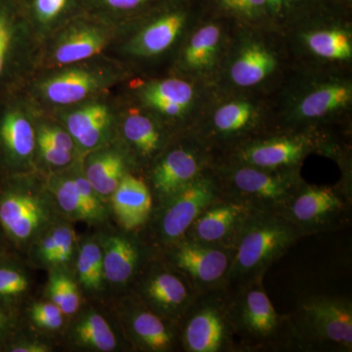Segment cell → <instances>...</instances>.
I'll list each match as a JSON object with an SVG mask.
<instances>
[{
    "label": "cell",
    "mask_w": 352,
    "mask_h": 352,
    "mask_svg": "<svg viewBox=\"0 0 352 352\" xmlns=\"http://www.w3.org/2000/svg\"><path fill=\"white\" fill-rule=\"evenodd\" d=\"M228 311L240 352L298 351L289 314L277 311L263 280L228 288Z\"/></svg>",
    "instance_id": "6da1fadb"
},
{
    "label": "cell",
    "mask_w": 352,
    "mask_h": 352,
    "mask_svg": "<svg viewBox=\"0 0 352 352\" xmlns=\"http://www.w3.org/2000/svg\"><path fill=\"white\" fill-rule=\"evenodd\" d=\"M303 238L281 214L252 212L235 245L227 287L234 288L263 280L271 266Z\"/></svg>",
    "instance_id": "7a4b0ae2"
},
{
    "label": "cell",
    "mask_w": 352,
    "mask_h": 352,
    "mask_svg": "<svg viewBox=\"0 0 352 352\" xmlns=\"http://www.w3.org/2000/svg\"><path fill=\"white\" fill-rule=\"evenodd\" d=\"M289 317L298 351H352V302L349 296H307Z\"/></svg>",
    "instance_id": "3957f363"
},
{
    "label": "cell",
    "mask_w": 352,
    "mask_h": 352,
    "mask_svg": "<svg viewBox=\"0 0 352 352\" xmlns=\"http://www.w3.org/2000/svg\"><path fill=\"white\" fill-rule=\"evenodd\" d=\"M214 168L223 196L258 212L281 214L305 182L300 170H265L222 161H217Z\"/></svg>",
    "instance_id": "277c9868"
},
{
    "label": "cell",
    "mask_w": 352,
    "mask_h": 352,
    "mask_svg": "<svg viewBox=\"0 0 352 352\" xmlns=\"http://www.w3.org/2000/svg\"><path fill=\"white\" fill-rule=\"evenodd\" d=\"M222 196L219 176L214 168H210L168 200L153 208L147 223L139 229L144 232L142 239L155 251L182 240L197 217Z\"/></svg>",
    "instance_id": "5b68a950"
},
{
    "label": "cell",
    "mask_w": 352,
    "mask_h": 352,
    "mask_svg": "<svg viewBox=\"0 0 352 352\" xmlns=\"http://www.w3.org/2000/svg\"><path fill=\"white\" fill-rule=\"evenodd\" d=\"M328 147L327 136L316 129H281L236 146L217 161L265 170H300L305 157Z\"/></svg>",
    "instance_id": "8992f818"
},
{
    "label": "cell",
    "mask_w": 352,
    "mask_h": 352,
    "mask_svg": "<svg viewBox=\"0 0 352 352\" xmlns=\"http://www.w3.org/2000/svg\"><path fill=\"white\" fill-rule=\"evenodd\" d=\"M185 352H240L228 311V288L197 294L175 323Z\"/></svg>",
    "instance_id": "52a82bcc"
},
{
    "label": "cell",
    "mask_w": 352,
    "mask_h": 352,
    "mask_svg": "<svg viewBox=\"0 0 352 352\" xmlns=\"http://www.w3.org/2000/svg\"><path fill=\"white\" fill-rule=\"evenodd\" d=\"M280 214L305 238L342 230L351 222V189L305 182Z\"/></svg>",
    "instance_id": "ba28073f"
},
{
    "label": "cell",
    "mask_w": 352,
    "mask_h": 352,
    "mask_svg": "<svg viewBox=\"0 0 352 352\" xmlns=\"http://www.w3.org/2000/svg\"><path fill=\"white\" fill-rule=\"evenodd\" d=\"M186 138L160 155L152 166L147 184L154 207L175 195L217 163V154L195 134Z\"/></svg>",
    "instance_id": "9c48e42d"
},
{
    "label": "cell",
    "mask_w": 352,
    "mask_h": 352,
    "mask_svg": "<svg viewBox=\"0 0 352 352\" xmlns=\"http://www.w3.org/2000/svg\"><path fill=\"white\" fill-rule=\"evenodd\" d=\"M156 252L182 272L198 293H201L226 288L235 248L183 237Z\"/></svg>",
    "instance_id": "30bf717a"
},
{
    "label": "cell",
    "mask_w": 352,
    "mask_h": 352,
    "mask_svg": "<svg viewBox=\"0 0 352 352\" xmlns=\"http://www.w3.org/2000/svg\"><path fill=\"white\" fill-rule=\"evenodd\" d=\"M135 293L141 302L175 326L198 292L156 252L136 280Z\"/></svg>",
    "instance_id": "8fae6325"
},
{
    "label": "cell",
    "mask_w": 352,
    "mask_h": 352,
    "mask_svg": "<svg viewBox=\"0 0 352 352\" xmlns=\"http://www.w3.org/2000/svg\"><path fill=\"white\" fill-rule=\"evenodd\" d=\"M270 131L263 126V116L254 103L245 99L224 102L199 124L192 133L217 154L258 138Z\"/></svg>",
    "instance_id": "7c38bea8"
},
{
    "label": "cell",
    "mask_w": 352,
    "mask_h": 352,
    "mask_svg": "<svg viewBox=\"0 0 352 352\" xmlns=\"http://www.w3.org/2000/svg\"><path fill=\"white\" fill-rule=\"evenodd\" d=\"M352 85L347 80L329 78L307 85L292 102L286 126L281 129H315L349 109Z\"/></svg>",
    "instance_id": "4fadbf2b"
},
{
    "label": "cell",
    "mask_w": 352,
    "mask_h": 352,
    "mask_svg": "<svg viewBox=\"0 0 352 352\" xmlns=\"http://www.w3.org/2000/svg\"><path fill=\"white\" fill-rule=\"evenodd\" d=\"M252 207L242 201L222 196L210 206L190 226L184 237L207 244L235 248Z\"/></svg>",
    "instance_id": "5bb4252c"
},
{
    "label": "cell",
    "mask_w": 352,
    "mask_h": 352,
    "mask_svg": "<svg viewBox=\"0 0 352 352\" xmlns=\"http://www.w3.org/2000/svg\"><path fill=\"white\" fill-rule=\"evenodd\" d=\"M102 252L105 280L118 287L135 283L141 271L156 252L138 236L127 234L106 238Z\"/></svg>",
    "instance_id": "9a60e30c"
},
{
    "label": "cell",
    "mask_w": 352,
    "mask_h": 352,
    "mask_svg": "<svg viewBox=\"0 0 352 352\" xmlns=\"http://www.w3.org/2000/svg\"><path fill=\"white\" fill-rule=\"evenodd\" d=\"M50 217L43 199L29 192H11L0 199V223L17 242H28L38 235Z\"/></svg>",
    "instance_id": "2e32d148"
},
{
    "label": "cell",
    "mask_w": 352,
    "mask_h": 352,
    "mask_svg": "<svg viewBox=\"0 0 352 352\" xmlns=\"http://www.w3.org/2000/svg\"><path fill=\"white\" fill-rule=\"evenodd\" d=\"M276 52L263 41L243 39L233 51L227 76L233 85L244 89L254 88L267 80L278 69Z\"/></svg>",
    "instance_id": "e0dca14e"
},
{
    "label": "cell",
    "mask_w": 352,
    "mask_h": 352,
    "mask_svg": "<svg viewBox=\"0 0 352 352\" xmlns=\"http://www.w3.org/2000/svg\"><path fill=\"white\" fill-rule=\"evenodd\" d=\"M131 302L126 312V325L134 346L141 351L151 352L180 349L175 324L153 311L138 296Z\"/></svg>",
    "instance_id": "ac0fdd59"
},
{
    "label": "cell",
    "mask_w": 352,
    "mask_h": 352,
    "mask_svg": "<svg viewBox=\"0 0 352 352\" xmlns=\"http://www.w3.org/2000/svg\"><path fill=\"white\" fill-rule=\"evenodd\" d=\"M113 212L126 231H135L147 223L154 208L151 190L141 178L126 173L112 194Z\"/></svg>",
    "instance_id": "d6986e66"
},
{
    "label": "cell",
    "mask_w": 352,
    "mask_h": 352,
    "mask_svg": "<svg viewBox=\"0 0 352 352\" xmlns=\"http://www.w3.org/2000/svg\"><path fill=\"white\" fill-rule=\"evenodd\" d=\"M223 43L224 32L219 25H201L190 36L183 50V67L198 78L210 75L219 65Z\"/></svg>",
    "instance_id": "ffe728a7"
},
{
    "label": "cell",
    "mask_w": 352,
    "mask_h": 352,
    "mask_svg": "<svg viewBox=\"0 0 352 352\" xmlns=\"http://www.w3.org/2000/svg\"><path fill=\"white\" fill-rule=\"evenodd\" d=\"M142 98L150 107L170 119L184 117L197 99L195 87L180 78H166L150 83L142 90Z\"/></svg>",
    "instance_id": "44dd1931"
},
{
    "label": "cell",
    "mask_w": 352,
    "mask_h": 352,
    "mask_svg": "<svg viewBox=\"0 0 352 352\" xmlns=\"http://www.w3.org/2000/svg\"><path fill=\"white\" fill-rule=\"evenodd\" d=\"M186 23V16L175 12L164 15L146 27L132 41L131 50L139 56L161 54L175 43Z\"/></svg>",
    "instance_id": "7402d4cb"
},
{
    "label": "cell",
    "mask_w": 352,
    "mask_h": 352,
    "mask_svg": "<svg viewBox=\"0 0 352 352\" xmlns=\"http://www.w3.org/2000/svg\"><path fill=\"white\" fill-rule=\"evenodd\" d=\"M305 50L318 59L347 62L352 58V36L340 27L316 28L302 32Z\"/></svg>",
    "instance_id": "603a6c76"
},
{
    "label": "cell",
    "mask_w": 352,
    "mask_h": 352,
    "mask_svg": "<svg viewBox=\"0 0 352 352\" xmlns=\"http://www.w3.org/2000/svg\"><path fill=\"white\" fill-rule=\"evenodd\" d=\"M122 131L127 142L141 159H155L163 150L164 136L159 126L151 118L138 110L129 111Z\"/></svg>",
    "instance_id": "cb8c5ba5"
},
{
    "label": "cell",
    "mask_w": 352,
    "mask_h": 352,
    "mask_svg": "<svg viewBox=\"0 0 352 352\" xmlns=\"http://www.w3.org/2000/svg\"><path fill=\"white\" fill-rule=\"evenodd\" d=\"M98 87V78L83 69H71L54 76L44 85V94L51 102L61 105L76 103Z\"/></svg>",
    "instance_id": "d4e9b609"
},
{
    "label": "cell",
    "mask_w": 352,
    "mask_h": 352,
    "mask_svg": "<svg viewBox=\"0 0 352 352\" xmlns=\"http://www.w3.org/2000/svg\"><path fill=\"white\" fill-rule=\"evenodd\" d=\"M110 117L104 105L87 106L71 113L67 120L69 135L83 148L91 149L101 142L107 131Z\"/></svg>",
    "instance_id": "484cf974"
},
{
    "label": "cell",
    "mask_w": 352,
    "mask_h": 352,
    "mask_svg": "<svg viewBox=\"0 0 352 352\" xmlns=\"http://www.w3.org/2000/svg\"><path fill=\"white\" fill-rule=\"evenodd\" d=\"M124 161L116 152H104L90 160L85 178L100 197L112 195L126 175Z\"/></svg>",
    "instance_id": "4316f807"
},
{
    "label": "cell",
    "mask_w": 352,
    "mask_h": 352,
    "mask_svg": "<svg viewBox=\"0 0 352 352\" xmlns=\"http://www.w3.org/2000/svg\"><path fill=\"white\" fill-rule=\"evenodd\" d=\"M73 337L78 346L97 351H113L118 346L115 332L97 312H88L76 322Z\"/></svg>",
    "instance_id": "83f0119b"
},
{
    "label": "cell",
    "mask_w": 352,
    "mask_h": 352,
    "mask_svg": "<svg viewBox=\"0 0 352 352\" xmlns=\"http://www.w3.org/2000/svg\"><path fill=\"white\" fill-rule=\"evenodd\" d=\"M106 39L100 32L82 29L65 38L55 50V59L60 64H71L99 54L103 50Z\"/></svg>",
    "instance_id": "f1b7e54d"
},
{
    "label": "cell",
    "mask_w": 352,
    "mask_h": 352,
    "mask_svg": "<svg viewBox=\"0 0 352 352\" xmlns=\"http://www.w3.org/2000/svg\"><path fill=\"white\" fill-rule=\"evenodd\" d=\"M0 136L8 151L15 157L25 159L34 151L36 145L34 131L22 113H7L0 126Z\"/></svg>",
    "instance_id": "f546056e"
},
{
    "label": "cell",
    "mask_w": 352,
    "mask_h": 352,
    "mask_svg": "<svg viewBox=\"0 0 352 352\" xmlns=\"http://www.w3.org/2000/svg\"><path fill=\"white\" fill-rule=\"evenodd\" d=\"M76 272L80 284L88 291H98L105 280L103 252L97 243L85 242L78 252Z\"/></svg>",
    "instance_id": "4dcf8cb0"
},
{
    "label": "cell",
    "mask_w": 352,
    "mask_h": 352,
    "mask_svg": "<svg viewBox=\"0 0 352 352\" xmlns=\"http://www.w3.org/2000/svg\"><path fill=\"white\" fill-rule=\"evenodd\" d=\"M53 193L56 198L58 206L61 208L65 214L73 219L91 221L87 205L76 186L75 178L62 179L55 182Z\"/></svg>",
    "instance_id": "1f68e13d"
},
{
    "label": "cell",
    "mask_w": 352,
    "mask_h": 352,
    "mask_svg": "<svg viewBox=\"0 0 352 352\" xmlns=\"http://www.w3.org/2000/svg\"><path fill=\"white\" fill-rule=\"evenodd\" d=\"M51 302L61 308L65 315L78 311L80 305V296L78 286L64 273L56 272L51 275L48 285Z\"/></svg>",
    "instance_id": "d6a6232c"
},
{
    "label": "cell",
    "mask_w": 352,
    "mask_h": 352,
    "mask_svg": "<svg viewBox=\"0 0 352 352\" xmlns=\"http://www.w3.org/2000/svg\"><path fill=\"white\" fill-rule=\"evenodd\" d=\"M64 312L54 302H38L32 305L31 317L38 327L57 330L64 321Z\"/></svg>",
    "instance_id": "836d02e7"
},
{
    "label": "cell",
    "mask_w": 352,
    "mask_h": 352,
    "mask_svg": "<svg viewBox=\"0 0 352 352\" xmlns=\"http://www.w3.org/2000/svg\"><path fill=\"white\" fill-rule=\"evenodd\" d=\"M224 10L247 20H256L267 13L266 0H219Z\"/></svg>",
    "instance_id": "e575fe53"
},
{
    "label": "cell",
    "mask_w": 352,
    "mask_h": 352,
    "mask_svg": "<svg viewBox=\"0 0 352 352\" xmlns=\"http://www.w3.org/2000/svg\"><path fill=\"white\" fill-rule=\"evenodd\" d=\"M69 229L67 226H57L43 236L38 245V256L41 263L53 265L58 249Z\"/></svg>",
    "instance_id": "d590c367"
},
{
    "label": "cell",
    "mask_w": 352,
    "mask_h": 352,
    "mask_svg": "<svg viewBox=\"0 0 352 352\" xmlns=\"http://www.w3.org/2000/svg\"><path fill=\"white\" fill-rule=\"evenodd\" d=\"M27 277L19 271L0 268V296H16L27 291Z\"/></svg>",
    "instance_id": "8d00e7d4"
},
{
    "label": "cell",
    "mask_w": 352,
    "mask_h": 352,
    "mask_svg": "<svg viewBox=\"0 0 352 352\" xmlns=\"http://www.w3.org/2000/svg\"><path fill=\"white\" fill-rule=\"evenodd\" d=\"M38 145L45 161L53 166H64L71 163V152L59 149L56 146L50 144V142L43 140V139H38Z\"/></svg>",
    "instance_id": "74e56055"
},
{
    "label": "cell",
    "mask_w": 352,
    "mask_h": 352,
    "mask_svg": "<svg viewBox=\"0 0 352 352\" xmlns=\"http://www.w3.org/2000/svg\"><path fill=\"white\" fill-rule=\"evenodd\" d=\"M38 139L47 141L50 144L56 146L64 151L72 153L74 149L73 138L69 135V133L60 129L45 127L39 132Z\"/></svg>",
    "instance_id": "f35d334b"
},
{
    "label": "cell",
    "mask_w": 352,
    "mask_h": 352,
    "mask_svg": "<svg viewBox=\"0 0 352 352\" xmlns=\"http://www.w3.org/2000/svg\"><path fill=\"white\" fill-rule=\"evenodd\" d=\"M67 0H36V12L41 22L54 19L63 10Z\"/></svg>",
    "instance_id": "ab89813d"
},
{
    "label": "cell",
    "mask_w": 352,
    "mask_h": 352,
    "mask_svg": "<svg viewBox=\"0 0 352 352\" xmlns=\"http://www.w3.org/2000/svg\"><path fill=\"white\" fill-rule=\"evenodd\" d=\"M267 1V12L276 18L288 17L289 14L302 3L305 0H266Z\"/></svg>",
    "instance_id": "60d3db41"
},
{
    "label": "cell",
    "mask_w": 352,
    "mask_h": 352,
    "mask_svg": "<svg viewBox=\"0 0 352 352\" xmlns=\"http://www.w3.org/2000/svg\"><path fill=\"white\" fill-rule=\"evenodd\" d=\"M11 38H12L11 25L6 17L0 16V76L3 72Z\"/></svg>",
    "instance_id": "b9f144b4"
},
{
    "label": "cell",
    "mask_w": 352,
    "mask_h": 352,
    "mask_svg": "<svg viewBox=\"0 0 352 352\" xmlns=\"http://www.w3.org/2000/svg\"><path fill=\"white\" fill-rule=\"evenodd\" d=\"M147 0H105L106 4L120 10H131L144 3Z\"/></svg>",
    "instance_id": "7bdbcfd3"
},
{
    "label": "cell",
    "mask_w": 352,
    "mask_h": 352,
    "mask_svg": "<svg viewBox=\"0 0 352 352\" xmlns=\"http://www.w3.org/2000/svg\"><path fill=\"white\" fill-rule=\"evenodd\" d=\"M50 351V347L43 344H38V342H24V344L14 346L11 349V351L13 352H46Z\"/></svg>",
    "instance_id": "ee69618b"
},
{
    "label": "cell",
    "mask_w": 352,
    "mask_h": 352,
    "mask_svg": "<svg viewBox=\"0 0 352 352\" xmlns=\"http://www.w3.org/2000/svg\"><path fill=\"white\" fill-rule=\"evenodd\" d=\"M6 316H4L3 312L0 309V336L3 333L4 328H6Z\"/></svg>",
    "instance_id": "f6af8a7d"
}]
</instances>
